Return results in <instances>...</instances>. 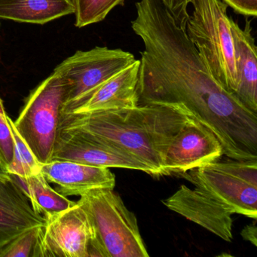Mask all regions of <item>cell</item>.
<instances>
[{
  "instance_id": "6da1fadb",
  "label": "cell",
  "mask_w": 257,
  "mask_h": 257,
  "mask_svg": "<svg viewBox=\"0 0 257 257\" xmlns=\"http://www.w3.org/2000/svg\"><path fill=\"white\" fill-rule=\"evenodd\" d=\"M192 118L181 105L145 104L62 114L58 129H79L108 140L147 165L150 175L161 177L166 176L164 164L171 141Z\"/></svg>"
},
{
  "instance_id": "7a4b0ae2",
  "label": "cell",
  "mask_w": 257,
  "mask_h": 257,
  "mask_svg": "<svg viewBox=\"0 0 257 257\" xmlns=\"http://www.w3.org/2000/svg\"><path fill=\"white\" fill-rule=\"evenodd\" d=\"M186 33L214 79L228 92L237 88L235 49L227 7L221 0H192Z\"/></svg>"
},
{
  "instance_id": "3957f363",
  "label": "cell",
  "mask_w": 257,
  "mask_h": 257,
  "mask_svg": "<svg viewBox=\"0 0 257 257\" xmlns=\"http://www.w3.org/2000/svg\"><path fill=\"white\" fill-rule=\"evenodd\" d=\"M113 189H92L79 201L92 225L98 256L148 257L136 216Z\"/></svg>"
},
{
  "instance_id": "277c9868",
  "label": "cell",
  "mask_w": 257,
  "mask_h": 257,
  "mask_svg": "<svg viewBox=\"0 0 257 257\" xmlns=\"http://www.w3.org/2000/svg\"><path fill=\"white\" fill-rule=\"evenodd\" d=\"M65 99V82L54 72L31 93L14 121L21 138L40 165L52 161Z\"/></svg>"
},
{
  "instance_id": "5b68a950",
  "label": "cell",
  "mask_w": 257,
  "mask_h": 257,
  "mask_svg": "<svg viewBox=\"0 0 257 257\" xmlns=\"http://www.w3.org/2000/svg\"><path fill=\"white\" fill-rule=\"evenodd\" d=\"M191 171L195 189L231 214L256 219L257 161H216Z\"/></svg>"
},
{
  "instance_id": "8992f818",
  "label": "cell",
  "mask_w": 257,
  "mask_h": 257,
  "mask_svg": "<svg viewBox=\"0 0 257 257\" xmlns=\"http://www.w3.org/2000/svg\"><path fill=\"white\" fill-rule=\"evenodd\" d=\"M46 219L40 227L34 257L98 256L92 225L79 201Z\"/></svg>"
},
{
  "instance_id": "52a82bcc",
  "label": "cell",
  "mask_w": 257,
  "mask_h": 257,
  "mask_svg": "<svg viewBox=\"0 0 257 257\" xmlns=\"http://www.w3.org/2000/svg\"><path fill=\"white\" fill-rule=\"evenodd\" d=\"M135 60L132 53L120 49L95 47L86 52L78 51L54 70L65 82L64 104L88 94Z\"/></svg>"
},
{
  "instance_id": "ba28073f",
  "label": "cell",
  "mask_w": 257,
  "mask_h": 257,
  "mask_svg": "<svg viewBox=\"0 0 257 257\" xmlns=\"http://www.w3.org/2000/svg\"><path fill=\"white\" fill-rule=\"evenodd\" d=\"M52 161L138 170L150 174L147 165L119 146L79 129H58Z\"/></svg>"
},
{
  "instance_id": "9c48e42d",
  "label": "cell",
  "mask_w": 257,
  "mask_h": 257,
  "mask_svg": "<svg viewBox=\"0 0 257 257\" xmlns=\"http://www.w3.org/2000/svg\"><path fill=\"white\" fill-rule=\"evenodd\" d=\"M217 138L205 126L192 118L173 138L165 158L166 176L186 174L223 156Z\"/></svg>"
},
{
  "instance_id": "30bf717a",
  "label": "cell",
  "mask_w": 257,
  "mask_h": 257,
  "mask_svg": "<svg viewBox=\"0 0 257 257\" xmlns=\"http://www.w3.org/2000/svg\"><path fill=\"white\" fill-rule=\"evenodd\" d=\"M140 64V60H135L128 67L88 94L64 104L62 114L137 107L139 101L138 85Z\"/></svg>"
},
{
  "instance_id": "8fae6325",
  "label": "cell",
  "mask_w": 257,
  "mask_h": 257,
  "mask_svg": "<svg viewBox=\"0 0 257 257\" xmlns=\"http://www.w3.org/2000/svg\"><path fill=\"white\" fill-rule=\"evenodd\" d=\"M162 203L170 210L201 225L222 240L228 242L232 240L231 213L197 189L183 185L169 198L162 200Z\"/></svg>"
},
{
  "instance_id": "7c38bea8",
  "label": "cell",
  "mask_w": 257,
  "mask_h": 257,
  "mask_svg": "<svg viewBox=\"0 0 257 257\" xmlns=\"http://www.w3.org/2000/svg\"><path fill=\"white\" fill-rule=\"evenodd\" d=\"M46 221L34 211L28 197L8 173L0 177V249L27 230L43 226Z\"/></svg>"
},
{
  "instance_id": "4fadbf2b",
  "label": "cell",
  "mask_w": 257,
  "mask_h": 257,
  "mask_svg": "<svg viewBox=\"0 0 257 257\" xmlns=\"http://www.w3.org/2000/svg\"><path fill=\"white\" fill-rule=\"evenodd\" d=\"M40 173L49 183L58 186L64 196L79 195L99 188L114 189L115 177L107 168L82 165L69 161H51L41 165Z\"/></svg>"
},
{
  "instance_id": "5bb4252c",
  "label": "cell",
  "mask_w": 257,
  "mask_h": 257,
  "mask_svg": "<svg viewBox=\"0 0 257 257\" xmlns=\"http://www.w3.org/2000/svg\"><path fill=\"white\" fill-rule=\"evenodd\" d=\"M235 49L237 88L234 96L248 109L257 112V54L250 21L244 29L230 19Z\"/></svg>"
},
{
  "instance_id": "9a60e30c",
  "label": "cell",
  "mask_w": 257,
  "mask_h": 257,
  "mask_svg": "<svg viewBox=\"0 0 257 257\" xmlns=\"http://www.w3.org/2000/svg\"><path fill=\"white\" fill-rule=\"evenodd\" d=\"M72 0H0V19L43 25L74 14Z\"/></svg>"
},
{
  "instance_id": "2e32d148",
  "label": "cell",
  "mask_w": 257,
  "mask_h": 257,
  "mask_svg": "<svg viewBox=\"0 0 257 257\" xmlns=\"http://www.w3.org/2000/svg\"><path fill=\"white\" fill-rule=\"evenodd\" d=\"M10 175L28 197L34 211L45 218L64 211L76 204L75 201H70L67 196L52 189L40 172L28 177Z\"/></svg>"
},
{
  "instance_id": "e0dca14e",
  "label": "cell",
  "mask_w": 257,
  "mask_h": 257,
  "mask_svg": "<svg viewBox=\"0 0 257 257\" xmlns=\"http://www.w3.org/2000/svg\"><path fill=\"white\" fill-rule=\"evenodd\" d=\"M12 136L14 141V157L13 162L7 168V172L10 174L28 177L40 172L41 165L37 162L26 143L21 138L14 121L7 117Z\"/></svg>"
},
{
  "instance_id": "ac0fdd59",
  "label": "cell",
  "mask_w": 257,
  "mask_h": 257,
  "mask_svg": "<svg viewBox=\"0 0 257 257\" xmlns=\"http://www.w3.org/2000/svg\"><path fill=\"white\" fill-rule=\"evenodd\" d=\"M125 0H72L75 8L76 23L79 28L98 23L106 19L118 6H124Z\"/></svg>"
},
{
  "instance_id": "d6986e66",
  "label": "cell",
  "mask_w": 257,
  "mask_h": 257,
  "mask_svg": "<svg viewBox=\"0 0 257 257\" xmlns=\"http://www.w3.org/2000/svg\"><path fill=\"white\" fill-rule=\"evenodd\" d=\"M40 227L27 230L1 248L0 257H34Z\"/></svg>"
},
{
  "instance_id": "ffe728a7",
  "label": "cell",
  "mask_w": 257,
  "mask_h": 257,
  "mask_svg": "<svg viewBox=\"0 0 257 257\" xmlns=\"http://www.w3.org/2000/svg\"><path fill=\"white\" fill-rule=\"evenodd\" d=\"M7 117L8 115L0 99V159L6 172L7 167L13 162L14 157V141Z\"/></svg>"
},
{
  "instance_id": "44dd1931",
  "label": "cell",
  "mask_w": 257,
  "mask_h": 257,
  "mask_svg": "<svg viewBox=\"0 0 257 257\" xmlns=\"http://www.w3.org/2000/svg\"><path fill=\"white\" fill-rule=\"evenodd\" d=\"M165 8L172 17L176 26L186 31V23L189 19L188 7L192 0H162Z\"/></svg>"
},
{
  "instance_id": "7402d4cb",
  "label": "cell",
  "mask_w": 257,
  "mask_h": 257,
  "mask_svg": "<svg viewBox=\"0 0 257 257\" xmlns=\"http://www.w3.org/2000/svg\"><path fill=\"white\" fill-rule=\"evenodd\" d=\"M237 14L246 17H256L257 0H222Z\"/></svg>"
},
{
  "instance_id": "603a6c76",
  "label": "cell",
  "mask_w": 257,
  "mask_h": 257,
  "mask_svg": "<svg viewBox=\"0 0 257 257\" xmlns=\"http://www.w3.org/2000/svg\"><path fill=\"white\" fill-rule=\"evenodd\" d=\"M240 234L245 240L250 242L254 246H257V228L255 221L252 224L246 225L242 230Z\"/></svg>"
},
{
  "instance_id": "cb8c5ba5",
  "label": "cell",
  "mask_w": 257,
  "mask_h": 257,
  "mask_svg": "<svg viewBox=\"0 0 257 257\" xmlns=\"http://www.w3.org/2000/svg\"><path fill=\"white\" fill-rule=\"evenodd\" d=\"M0 170L3 171H5V170H4V165H3V162L2 161H1V159H0ZM6 172V171H5Z\"/></svg>"
},
{
  "instance_id": "d4e9b609",
  "label": "cell",
  "mask_w": 257,
  "mask_h": 257,
  "mask_svg": "<svg viewBox=\"0 0 257 257\" xmlns=\"http://www.w3.org/2000/svg\"><path fill=\"white\" fill-rule=\"evenodd\" d=\"M7 172H5V171H3L0 170V177H1V176L4 175V174H7Z\"/></svg>"
}]
</instances>
